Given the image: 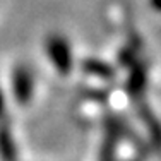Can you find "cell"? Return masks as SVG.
<instances>
[{
    "mask_svg": "<svg viewBox=\"0 0 161 161\" xmlns=\"http://www.w3.org/2000/svg\"><path fill=\"white\" fill-rule=\"evenodd\" d=\"M16 93L22 99H26L31 94V79L26 70H21L16 74Z\"/></svg>",
    "mask_w": 161,
    "mask_h": 161,
    "instance_id": "7a4b0ae2",
    "label": "cell"
},
{
    "mask_svg": "<svg viewBox=\"0 0 161 161\" xmlns=\"http://www.w3.org/2000/svg\"><path fill=\"white\" fill-rule=\"evenodd\" d=\"M47 53L50 57V60L53 62L57 69L60 72H69L72 67V52L69 47V41L65 38L53 34L48 38L47 41Z\"/></svg>",
    "mask_w": 161,
    "mask_h": 161,
    "instance_id": "6da1fadb",
    "label": "cell"
}]
</instances>
